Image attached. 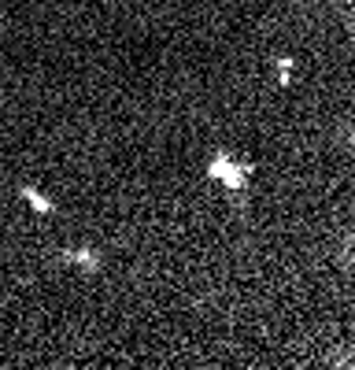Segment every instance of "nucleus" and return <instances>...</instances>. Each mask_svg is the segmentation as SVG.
<instances>
[{"label": "nucleus", "mask_w": 355, "mask_h": 370, "mask_svg": "<svg viewBox=\"0 0 355 370\" xmlns=\"http://www.w3.org/2000/svg\"><path fill=\"white\" fill-rule=\"evenodd\" d=\"M277 78H282V82L293 78V60H282V63H277Z\"/></svg>", "instance_id": "4"}, {"label": "nucleus", "mask_w": 355, "mask_h": 370, "mask_svg": "<svg viewBox=\"0 0 355 370\" xmlns=\"http://www.w3.org/2000/svg\"><path fill=\"white\" fill-rule=\"evenodd\" d=\"M248 170H252L248 163H230L226 156H215L211 167H208L211 178H222L230 189H244V185H248Z\"/></svg>", "instance_id": "1"}, {"label": "nucleus", "mask_w": 355, "mask_h": 370, "mask_svg": "<svg viewBox=\"0 0 355 370\" xmlns=\"http://www.w3.org/2000/svg\"><path fill=\"white\" fill-rule=\"evenodd\" d=\"M352 148H355V130H352Z\"/></svg>", "instance_id": "7"}, {"label": "nucleus", "mask_w": 355, "mask_h": 370, "mask_svg": "<svg viewBox=\"0 0 355 370\" xmlns=\"http://www.w3.org/2000/svg\"><path fill=\"white\" fill-rule=\"evenodd\" d=\"M60 259H67V263H82L85 270H100V256H96L93 248H71V252H63Z\"/></svg>", "instance_id": "3"}, {"label": "nucleus", "mask_w": 355, "mask_h": 370, "mask_svg": "<svg viewBox=\"0 0 355 370\" xmlns=\"http://www.w3.org/2000/svg\"><path fill=\"white\" fill-rule=\"evenodd\" d=\"M348 26H352V37H355V19H352V23H348Z\"/></svg>", "instance_id": "6"}, {"label": "nucleus", "mask_w": 355, "mask_h": 370, "mask_svg": "<svg viewBox=\"0 0 355 370\" xmlns=\"http://www.w3.org/2000/svg\"><path fill=\"white\" fill-rule=\"evenodd\" d=\"M19 197H23V200H26L37 215H52V211H56V204H52L48 197H41L34 185H19Z\"/></svg>", "instance_id": "2"}, {"label": "nucleus", "mask_w": 355, "mask_h": 370, "mask_svg": "<svg viewBox=\"0 0 355 370\" xmlns=\"http://www.w3.org/2000/svg\"><path fill=\"white\" fill-rule=\"evenodd\" d=\"M340 263H344V267H355V241H348V252L340 256Z\"/></svg>", "instance_id": "5"}]
</instances>
